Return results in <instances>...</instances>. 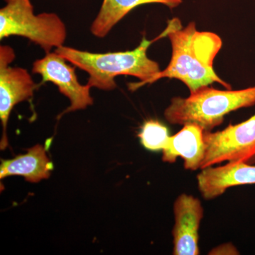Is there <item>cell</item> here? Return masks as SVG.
Instances as JSON below:
<instances>
[{
	"instance_id": "1",
	"label": "cell",
	"mask_w": 255,
	"mask_h": 255,
	"mask_svg": "<svg viewBox=\"0 0 255 255\" xmlns=\"http://www.w3.org/2000/svg\"><path fill=\"white\" fill-rule=\"evenodd\" d=\"M166 30L172 46V58L167 68L149 80L147 85L169 78L180 80L190 93L214 83L231 90V85L214 70L215 58L223 46L219 35L198 31L194 22L183 28L178 18L169 21Z\"/></svg>"
},
{
	"instance_id": "2",
	"label": "cell",
	"mask_w": 255,
	"mask_h": 255,
	"mask_svg": "<svg viewBox=\"0 0 255 255\" xmlns=\"http://www.w3.org/2000/svg\"><path fill=\"white\" fill-rule=\"evenodd\" d=\"M163 37L161 33L155 39L149 41L143 36L136 48L128 51L95 53L63 46L55 48V52L68 63L86 72L89 75L87 85L91 88L111 91L117 87L115 78L128 75L140 80L128 85L129 90L134 92L147 85L161 71L159 64L148 58L147 50L154 41Z\"/></svg>"
},
{
	"instance_id": "3",
	"label": "cell",
	"mask_w": 255,
	"mask_h": 255,
	"mask_svg": "<svg viewBox=\"0 0 255 255\" xmlns=\"http://www.w3.org/2000/svg\"><path fill=\"white\" fill-rule=\"evenodd\" d=\"M255 105V86L240 90H220L206 86L186 98L174 97L164 117L171 124H196L204 132L223 123L227 114Z\"/></svg>"
},
{
	"instance_id": "4",
	"label": "cell",
	"mask_w": 255,
	"mask_h": 255,
	"mask_svg": "<svg viewBox=\"0 0 255 255\" xmlns=\"http://www.w3.org/2000/svg\"><path fill=\"white\" fill-rule=\"evenodd\" d=\"M0 9V39L16 36L27 38L46 53L64 46L67 38L65 23L55 13L34 14L31 0H4Z\"/></svg>"
},
{
	"instance_id": "5",
	"label": "cell",
	"mask_w": 255,
	"mask_h": 255,
	"mask_svg": "<svg viewBox=\"0 0 255 255\" xmlns=\"http://www.w3.org/2000/svg\"><path fill=\"white\" fill-rule=\"evenodd\" d=\"M205 155L201 169L223 162H255V114L222 130L204 132Z\"/></svg>"
},
{
	"instance_id": "6",
	"label": "cell",
	"mask_w": 255,
	"mask_h": 255,
	"mask_svg": "<svg viewBox=\"0 0 255 255\" xmlns=\"http://www.w3.org/2000/svg\"><path fill=\"white\" fill-rule=\"evenodd\" d=\"M15 59L14 50L9 46H0V119L3 128L1 150L8 146L6 127L13 108L33 96L37 85L28 70L11 67Z\"/></svg>"
},
{
	"instance_id": "7",
	"label": "cell",
	"mask_w": 255,
	"mask_h": 255,
	"mask_svg": "<svg viewBox=\"0 0 255 255\" xmlns=\"http://www.w3.org/2000/svg\"><path fill=\"white\" fill-rule=\"evenodd\" d=\"M67 62L56 52H50L43 58L36 60L32 67V73L41 75V83L52 82L58 87L60 93L70 100V107L64 111L60 117L69 112L85 110L93 105V99L90 95L91 87L80 83L75 68L68 65Z\"/></svg>"
},
{
	"instance_id": "8",
	"label": "cell",
	"mask_w": 255,
	"mask_h": 255,
	"mask_svg": "<svg viewBox=\"0 0 255 255\" xmlns=\"http://www.w3.org/2000/svg\"><path fill=\"white\" fill-rule=\"evenodd\" d=\"M173 211V255H199V231L204 217L201 201L189 194H180L174 201Z\"/></svg>"
},
{
	"instance_id": "9",
	"label": "cell",
	"mask_w": 255,
	"mask_h": 255,
	"mask_svg": "<svg viewBox=\"0 0 255 255\" xmlns=\"http://www.w3.org/2000/svg\"><path fill=\"white\" fill-rule=\"evenodd\" d=\"M199 192L206 200L221 196L229 188L255 184V164L228 162L201 169L196 177Z\"/></svg>"
},
{
	"instance_id": "10",
	"label": "cell",
	"mask_w": 255,
	"mask_h": 255,
	"mask_svg": "<svg viewBox=\"0 0 255 255\" xmlns=\"http://www.w3.org/2000/svg\"><path fill=\"white\" fill-rule=\"evenodd\" d=\"M204 130L196 124H186L175 135L170 136L168 145L162 150V161L174 163L177 157L184 160L188 170L201 169L205 155Z\"/></svg>"
},
{
	"instance_id": "11",
	"label": "cell",
	"mask_w": 255,
	"mask_h": 255,
	"mask_svg": "<svg viewBox=\"0 0 255 255\" xmlns=\"http://www.w3.org/2000/svg\"><path fill=\"white\" fill-rule=\"evenodd\" d=\"M53 169V164L47 156L44 147L38 144L28 149L24 155L2 160L0 166V179L20 175L28 182L37 183L49 178Z\"/></svg>"
},
{
	"instance_id": "12",
	"label": "cell",
	"mask_w": 255,
	"mask_h": 255,
	"mask_svg": "<svg viewBox=\"0 0 255 255\" xmlns=\"http://www.w3.org/2000/svg\"><path fill=\"white\" fill-rule=\"evenodd\" d=\"M182 2V0H103L90 31L97 38H105L126 15L140 5L156 3L174 9Z\"/></svg>"
},
{
	"instance_id": "13",
	"label": "cell",
	"mask_w": 255,
	"mask_h": 255,
	"mask_svg": "<svg viewBox=\"0 0 255 255\" xmlns=\"http://www.w3.org/2000/svg\"><path fill=\"white\" fill-rule=\"evenodd\" d=\"M140 142L149 150H163L168 145L170 136L167 128L158 121L145 122L138 134Z\"/></svg>"
}]
</instances>
